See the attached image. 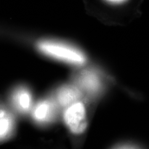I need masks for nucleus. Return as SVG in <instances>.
Masks as SVG:
<instances>
[{
	"mask_svg": "<svg viewBox=\"0 0 149 149\" xmlns=\"http://www.w3.org/2000/svg\"><path fill=\"white\" fill-rule=\"evenodd\" d=\"M37 48L49 57L68 64L81 65L86 61L84 54L79 49L58 40H41L37 43Z\"/></svg>",
	"mask_w": 149,
	"mask_h": 149,
	"instance_id": "obj_1",
	"label": "nucleus"
},
{
	"mask_svg": "<svg viewBox=\"0 0 149 149\" xmlns=\"http://www.w3.org/2000/svg\"><path fill=\"white\" fill-rule=\"evenodd\" d=\"M64 120L72 133L76 135L84 133L88 125L85 105L80 102L70 105L64 112Z\"/></svg>",
	"mask_w": 149,
	"mask_h": 149,
	"instance_id": "obj_2",
	"label": "nucleus"
},
{
	"mask_svg": "<svg viewBox=\"0 0 149 149\" xmlns=\"http://www.w3.org/2000/svg\"><path fill=\"white\" fill-rule=\"evenodd\" d=\"M79 85L84 90L94 93L97 92L101 87V82L98 74L93 70H84L77 75Z\"/></svg>",
	"mask_w": 149,
	"mask_h": 149,
	"instance_id": "obj_3",
	"label": "nucleus"
},
{
	"mask_svg": "<svg viewBox=\"0 0 149 149\" xmlns=\"http://www.w3.org/2000/svg\"><path fill=\"white\" fill-rule=\"evenodd\" d=\"M81 92L75 86H64L59 89L57 93V100L59 104L63 106L72 104L80 98Z\"/></svg>",
	"mask_w": 149,
	"mask_h": 149,
	"instance_id": "obj_4",
	"label": "nucleus"
},
{
	"mask_svg": "<svg viewBox=\"0 0 149 149\" xmlns=\"http://www.w3.org/2000/svg\"><path fill=\"white\" fill-rule=\"evenodd\" d=\"M12 100L15 106L20 111H27L32 104V96L26 88H17L13 93Z\"/></svg>",
	"mask_w": 149,
	"mask_h": 149,
	"instance_id": "obj_5",
	"label": "nucleus"
},
{
	"mask_svg": "<svg viewBox=\"0 0 149 149\" xmlns=\"http://www.w3.org/2000/svg\"><path fill=\"white\" fill-rule=\"evenodd\" d=\"M13 119L6 108L0 107V141L8 137L13 129Z\"/></svg>",
	"mask_w": 149,
	"mask_h": 149,
	"instance_id": "obj_6",
	"label": "nucleus"
},
{
	"mask_svg": "<svg viewBox=\"0 0 149 149\" xmlns=\"http://www.w3.org/2000/svg\"><path fill=\"white\" fill-rule=\"evenodd\" d=\"M52 110V104L48 101H43L39 102L36 107L34 116L38 120H45L50 116Z\"/></svg>",
	"mask_w": 149,
	"mask_h": 149,
	"instance_id": "obj_7",
	"label": "nucleus"
},
{
	"mask_svg": "<svg viewBox=\"0 0 149 149\" xmlns=\"http://www.w3.org/2000/svg\"><path fill=\"white\" fill-rule=\"evenodd\" d=\"M108 1L112 2H122L124 0H108Z\"/></svg>",
	"mask_w": 149,
	"mask_h": 149,
	"instance_id": "obj_8",
	"label": "nucleus"
}]
</instances>
